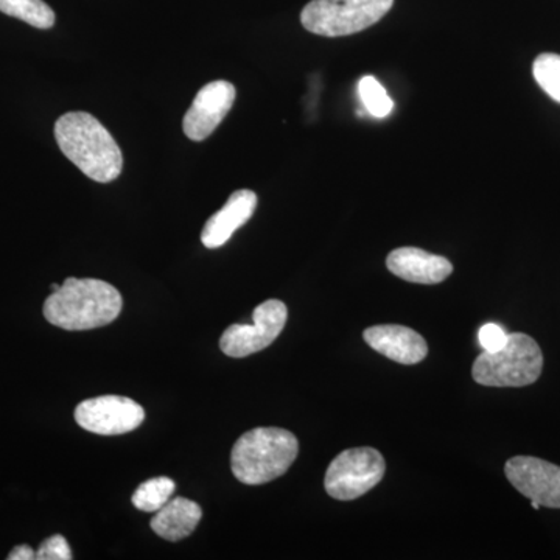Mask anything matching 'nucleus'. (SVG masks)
Wrapping results in <instances>:
<instances>
[{
    "label": "nucleus",
    "mask_w": 560,
    "mask_h": 560,
    "mask_svg": "<svg viewBox=\"0 0 560 560\" xmlns=\"http://www.w3.org/2000/svg\"><path fill=\"white\" fill-rule=\"evenodd\" d=\"M36 559V552L28 545H20L9 555V560H32Z\"/></svg>",
    "instance_id": "nucleus-21"
},
{
    "label": "nucleus",
    "mask_w": 560,
    "mask_h": 560,
    "mask_svg": "<svg viewBox=\"0 0 560 560\" xmlns=\"http://www.w3.org/2000/svg\"><path fill=\"white\" fill-rule=\"evenodd\" d=\"M544 353L533 337L508 335L506 345L497 352H482L471 366L478 385L490 388H523L539 381Z\"/></svg>",
    "instance_id": "nucleus-4"
},
{
    "label": "nucleus",
    "mask_w": 560,
    "mask_h": 560,
    "mask_svg": "<svg viewBox=\"0 0 560 560\" xmlns=\"http://www.w3.org/2000/svg\"><path fill=\"white\" fill-rule=\"evenodd\" d=\"M55 139L62 154L92 180L110 183L124 171L120 147L91 114L66 113L55 124Z\"/></svg>",
    "instance_id": "nucleus-1"
},
{
    "label": "nucleus",
    "mask_w": 560,
    "mask_h": 560,
    "mask_svg": "<svg viewBox=\"0 0 560 560\" xmlns=\"http://www.w3.org/2000/svg\"><path fill=\"white\" fill-rule=\"evenodd\" d=\"M386 463L382 453L372 447L349 448L331 460L324 478L331 499H360L385 477Z\"/></svg>",
    "instance_id": "nucleus-6"
},
{
    "label": "nucleus",
    "mask_w": 560,
    "mask_h": 560,
    "mask_svg": "<svg viewBox=\"0 0 560 560\" xmlns=\"http://www.w3.org/2000/svg\"><path fill=\"white\" fill-rule=\"evenodd\" d=\"M359 94L368 113L371 116L378 117V119L389 116L394 108L393 98L389 97L388 92L374 77L368 75L360 80Z\"/></svg>",
    "instance_id": "nucleus-17"
},
{
    "label": "nucleus",
    "mask_w": 560,
    "mask_h": 560,
    "mask_svg": "<svg viewBox=\"0 0 560 560\" xmlns=\"http://www.w3.org/2000/svg\"><path fill=\"white\" fill-rule=\"evenodd\" d=\"M533 73L541 90L560 103V55H539L534 61Z\"/></svg>",
    "instance_id": "nucleus-18"
},
{
    "label": "nucleus",
    "mask_w": 560,
    "mask_h": 560,
    "mask_svg": "<svg viewBox=\"0 0 560 560\" xmlns=\"http://www.w3.org/2000/svg\"><path fill=\"white\" fill-rule=\"evenodd\" d=\"M363 338L372 349L377 350L386 359L407 366L420 363L429 353V346L422 335L410 327L397 324L370 327L364 330Z\"/></svg>",
    "instance_id": "nucleus-11"
},
{
    "label": "nucleus",
    "mask_w": 560,
    "mask_h": 560,
    "mask_svg": "<svg viewBox=\"0 0 560 560\" xmlns=\"http://www.w3.org/2000/svg\"><path fill=\"white\" fill-rule=\"evenodd\" d=\"M289 311L282 301L270 300L257 305L253 313L254 323L234 324L220 338V349L232 359H243L267 349L278 340L285 327Z\"/></svg>",
    "instance_id": "nucleus-7"
},
{
    "label": "nucleus",
    "mask_w": 560,
    "mask_h": 560,
    "mask_svg": "<svg viewBox=\"0 0 560 560\" xmlns=\"http://www.w3.org/2000/svg\"><path fill=\"white\" fill-rule=\"evenodd\" d=\"M145 411L138 401L124 396H101L81 401L75 420L81 429L103 436L130 433L139 429Z\"/></svg>",
    "instance_id": "nucleus-8"
},
{
    "label": "nucleus",
    "mask_w": 560,
    "mask_h": 560,
    "mask_svg": "<svg viewBox=\"0 0 560 560\" xmlns=\"http://www.w3.org/2000/svg\"><path fill=\"white\" fill-rule=\"evenodd\" d=\"M124 300L116 287L98 279L68 278L44 302V316L65 330H91L116 320Z\"/></svg>",
    "instance_id": "nucleus-2"
},
{
    "label": "nucleus",
    "mask_w": 560,
    "mask_h": 560,
    "mask_svg": "<svg viewBox=\"0 0 560 560\" xmlns=\"http://www.w3.org/2000/svg\"><path fill=\"white\" fill-rule=\"evenodd\" d=\"M386 267L397 278L423 285L444 282L453 272L451 260L412 246L394 249L386 259Z\"/></svg>",
    "instance_id": "nucleus-12"
},
{
    "label": "nucleus",
    "mask_w": 560,
    "mask_h": 560,
    "mask_svg": "<svg viewBox=\"0 0 560 560\" xmlns=\"http://www.w3.org/2000/svg\"><path fill=\"white\" fill-rule=\"evenodd\" d=\"M257 208V195L253 190L242 189L234 191L230 200L213 213L201 232V242L206 248L217 249L228 243L234 232L248 223Z\"/></svg>",
    "instance_id": "nucleus-13"
},
{
    "label": "nucleus",
    "mask_w": 560,
    "mask_h": 560,
    "mask_svg": "<svg viewBox=\"0 0 560 560\" xmlns=\"http://www.w3.org/2000/svg\"><path fill=\"white\" fill-rule=\"evenodd\" d=\"M60 287L61 285H58V283H51V291H57Z\"/></svg>",
    "instance_id": "nucleus-22"
},
{
    "label": "nucleus",
    "mask_w": 560,
    "mask_h": 560,
    "mask_svg": "<svg viewBox=\"0 0 560 560\" xmlns=\"http://www.w3.org/2000/svg\"><path fill=\"white\" fill-rule=\"evenodd\" d=\"M300 442L289 430L261 427L235 442L231 469L243 485L259 486L278 480L298 458Z\"/></svg>",
    "instance_id": "nucleus-3"
},
{
    "label": "nucleus",
    "mask_w": 560,
    "mask_h": 560,
    "mask_svg": "<svg viewBox=\"0 0 560 560\" xmlns=\"http://www.w3.org/2000/svg\"><path fill=\"white\" fill-rule=\"evenodd\" d=\"M175 481L167 477L153 478L142 482L132 495V504L142 512H158L172 499Z\"/></svg>",
    "instance_id": "nucleus-16"
},
{
    "label": "nucleus",
    "mask_w": 560,
    "mask_h": 560,
    "mask_svg": "<svg viewBox=\"0 0 560 560\" xmlns=\"http://www.w3.org/2000/svg\"><path fill=\"white\" fill-rule=\"evenodd\" d=\"M72 558V550H70L68 540L60 534L44 540L39 550L36 551V559L38 560H70Z\"/></svg>",
    "instance_id": "nucleus-19"
},
{
    "label": "nucleus",
    "mask_w": 560,
    "mask_h": 560,
    "mask_svg": "<svg viewBox=\"0 0 560 560\" xmlns=\"http://www.w3.org/2000/svg\"><path fill=\"white\" fill-rule=\"evenodd\" d=\"M200 504L184 497L171 499L151 518V529L168 541H179L189 537L201 522Z\"/></svg>",
    "instance_id": "nucleus-14"
},
{
    "label": "nucleus",
    "mask_w": 560,
    "mask_h": 560,
    "mask_svg": "<svg viewBox=\"0 0 560 560\" xmlns=\"http://www.w3.org/2000/svg\"><path fill=\"white\" fill-rule=\"evenodd\" d=\"M394 0H312L301 13L305 31L338 38L366 31L377 24Z\"/></svg>",
    "instance_id": "nucleus-5"
},
{
    "label": "nucleus",
    "mask_w": 560,
    "mask_h": 560,
    "mask_svg": "<svg viewBox=\"0 0 560 560\" xmlns=\"http://www.w3.org/2000/svg\"><path fill=\"white\" fill-rule=\"evenodd\" d=\"M478 341L485 349V352H497V350L503 349L508 341V334L499 324H486L478 331Z\"/></svg>",
    "instance_id": "nucleus-20"
},
{
    "label": "nucleus",
    "mask_w": 560,
    "mask_h": 560,
    "mask_svg": "<svg viewBox=\"0 0 560 560\" xmlns=\"http://www.w3.org/2000/svg\"><path fill=\"white\" fill-rule=\"evenodd\" d=\"M237 91L230 81L217 80L198 91L183 120L184 135L195 142L208 139L234 106Z\"/></svg>",
    "instance_id": "nucleus-10"
},
{
    "label": "nucleus",
    "mask_w": 560,
    "mask_h": 560,
    "mask_svg": "<svg viewBox=\"0 0 560 560\" xmlns=\"http://www.w3.org/2000/svg\"><path fill=\"white\" fill-rule=\"evenodd\" d=\"M504 474L530 500L533 510H560V467L556 464L534 456H514L504 466Z\"/></svg>",
    "instance_id": "nucleus-9"
},
{
    "label": "nucleus",
    "mask_w": 560,
    "mask_h": 560,
    "mask_svg": "<svg viewBox=\"0 0 560 560\" xmlns=\"http://www.w3.org/2000/svg\"><path fill=\"white\" fill-rule=\"evenodd\" d=\"M0 11L40 31H47L55 24L54 10L44 0H0Z\"/></svg>",
    "instance_id": "nucleus-15"
}]
</instances>
